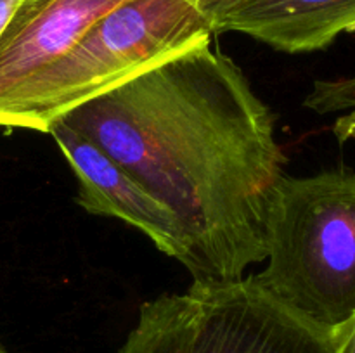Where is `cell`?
Segmentation results:
<instances>
[{"label":"cell","mask_w":355,"mask_h":353,"mask_svg":"<svg viewBox=\"0 0 355 353\" xmlns=\"http://www.w3.org/2000/svg\"><path fill=\"white\" fill-rule=\"evenodd\" d=\"M45 134L54 138L75 173L80 208L90 215L118 218L132 225L151 239L159 251L184 263L186 248L180 228L159 201L96 144L59 118L49 125Z\"/></svg>","instance_id":"5b68a950"},{"label":"cell","mask_w":355,"mask_h":353,"mask_svg":"<svg viewBox=\"0 0 355 353\" xmlns=\"http://www.w3.org/2000/svg\"><path fill=\"white\" fill-rule=\"evenodd\" d=\"M19 2L21 0H0V31H2L3 24L7 23V19H9L10 14L14 12Z\"/></svg>","instance_id":"8fae6325"},{"label":"cell","mask_w":355,"mask_h":353,"mask_svg":"<svg viewBox=\"0 0 355 353\" xmlns=\"http://www.w3.org/2000/svg\"><path fill=\"white\" fill-rule=\"evenodd\" d=\"M182 353H335V339L274 300L255 275L180 293Z\"/></svg>","instance_id":"277c9868"},{"label":"cell","mask_w":355,"mask_h":353,"mask_svg":"<svg viewBox=\"0 0 355 353\" xmlns=\"http://www.w3.org/2000/svg\"><path fill=\"white\" fill-rule=\"evenodd\" d=\"M263 262L257 282L336 341L355 322V173L281 176L267 211Z\"/></svg>","instance_id":"7a4b0ae2"},{"label":"cell","mask_w":355,"mask_h":353,"mask_svg":"<svg viewBox=\"0 0 355 353\" xmlns=\"http://www.w3.org/2000/svg\"><path fill=\"white\" fill-rule=\"evenodd\" d=\"M207 16L214 33L248 35L288 54L322 51L355 33V0H231Z\"/></svg>","instance_id":"52a82bcc"},{"label":"cell","mask_w":355,"mask_h":353,"mask_svg":"<svg viewBox=\"0 0 355 353\" xmlns=\"http://www.w3.org/2000/svg\"><path fill=\"white\" fill-rule=\"evenodd\" d=\"M59 120L173 215L193 280H239L266 260L286 156L269 106L231 57L203 44Z\"/></svg>","instance_id":"6da1fadb"},{"label":"cell","mask_w":355,"mask_h":353,"mask_svg":"<svg viewBox=\"0 0 355 353\" xmlns=\"http://www.w3.org/2000/svg\"><path fill=\"white\" fill-rule=\"evenodd\" d=\"M121 2L21 0L0 31V118L33 80Z\"/></svg>","instance_id":"8992f818"},{"label":"cell","mask_w":355,"mask_h":353,"mask_svg":"<svg viewBox=\"0 0 355 353\" xmlns=\"http://www.w3.org/2000/svg\"><path fill=\"white\" fill-rule=\"evenodd\" d=\"M335 353H355V322L335 341Z\"/></svg>","instance_id":"30bf717a"},{"label":"cell","mask_w":355,"mask_h":353,"mask_svg":"<svg viewBox=\"0 0 355 353\" xmlns=\"http://www.w3.org/2000/svg\"><path fill=\"white\" fill-rule=\"evenodd\" d=\"M214 35L198 0H125L23 90L0 118V128L45 134L73 107L210 44Z\"/></svg>","instance_id":"3957f363"},{"label":"cell","mask_w":355,"mask_h":353,"mask_svg":"<svg viewBox=\"0 0 355 353\" xmlns=\"http://www.w3.org/2000/svg\"><path fill=\"white\" fill-rule=\"evenodd\" d=\"M118 353H182L179 294H162L142 303L137 324Z\"/></svg>","instance_id":"ba28073f"},{"label":"cell","mask_w":355,"mask_h":353,"mask_svg":"<svg viewBox=\"0 0 355 353\" xmlns=\"http://www.w3.org/2000/svg\"><path fill=\"white\" fill-rule=\"evenodd\" d=\"M225 2H229V0H198V3H200L201 9L205 10V14H207L210 9H214V7L222 6V3Z\"/></svg>","instance_id":"7c38bea8"},{"label":"cell","mask_w":355,"mask_h":353,"mask_svg":"<svg viewBox=\"0 0 355 353\" xmlns=\"http://www.w3.org/2000/svg\"><path fill=\"white\" fill-rule=\"evenodd\" d=\"M0 353H7V350L3 348V345H2V343H0Z\"/></svg>","instance_id":"4fadbf2b"},{"label":"cell","mask_w":355,"mask_h":353,"mask_svg":"<svg viewBox=\"0 0 355 353\" xmlns=\"http://www.w3.org/2000/svg\"><path fill=\"white\" fill-rule=\"evenodd\" d=\"M304 106L318 114L355 111V75L335 80H315Z\"/></svg>","instance_id":"9c48e42d"}]
</instances>
